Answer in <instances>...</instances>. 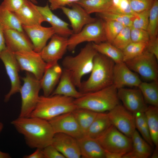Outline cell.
I'll use <instances>...</instances> for the list:
<instances>
[{
  "instance_id": "47",
  "label": "cell",
  "mask_w": 158,
  "mask_h": 158,
  "mask_svg": "<svg viewBox=\"0 0 158 158\" xmlns=\"http://www.w3.org/2000/svg\"><path fill=\"white\" fill-rule=\"evenodd\" d=\"M81 0H48L50 4L49 7L52 11H54L69 6L71 4Z\"/></svg>"
},
{
  "instance_id": "29",
  "label": "cell",
  "mask_w": 158,
  "mask_h": 158,
  "mask_svg": "<svg viewBox=\"0 0 158 158\" xmlns=\"http://www.w3.org/2000/svg\"><path fill=\"white\" fill-rule=\"evenodd\" d=\"M72 112L85 136L98 113L86 109L78 107Z\"/></svg>"
},
{
  "instance_id": "51",
  "label": "cell",
  "mask_w": 158,
  "mask_h": 158,
  "mask_svg": "<svg viewBox=\"0 0 158 158\" xmlns=\"http://www.w3.org/2000/svg\"><path fill=\"white\" fill-rule=\"evenodd\" d=\"M150 157L151 158H158V147H156L154 150H153Z\"/></svg>"
},
{
  "instance_id": "26",
  "label": "cell",
  "mask_w": 158,
  "mask_h": 158,
  "mask_svg": "<svg viewBox=\"0 0 158 158\" xmlns=\"http://www.w3.org/2000/svg\"><path fill=\"white\" fill-rule=\"evenodd\" d=\"M75 87L69 73L63 69L58 85L50 95H59L74 99L79 98L84 94L77 90Z\"/></svg>"
},
{
  "instance_id": "9",
  "label": "cell",
  "mask_w": 158,
  "mask_h": 158,
  "mask_svg": "<svg viewBox=\"0 0 158 158\" xmlns=\"http://www.w3.org/2000/svg\"><path fill=\"white\" fill-rule=\"evenodd\" d=\"M158 59L145 50L136 57L125 62L133 71L147 81H158Z\"/></svg>"
},
{
  "instance_id": "50",
  "label": "cell",
  "mask_w": 158,
  "mask_h": 158,
  "mask_svg": "<svg viewBox=\"0 0 158 158\" xmlns=\"http://www.w3.org/2000/svg\"><path fill=\"white\" fill-rule=\"evenodd\" d=\"M105 151V158H122L124 154Z\"/></svg>"
},
{
  "instance_id": "38",
  "label": "cell",
  "mask_w": 158,
  "mask_h": 158,
  "mask_svg": "<svg viewBox=\"0 0 158 158\" xmlns=\"http://www.w3.org/2000/svg\"><path fill=\"white\" fill-rule=\"evenodd\" d=\"M104 32L107 41L111 43L124 26L118 22L104 21Z\"/></svg>"
},
{
  "instance_id": "21",
  "label": "cell",
  "mask_w": 158,
  "mask_h": 158,
  "mask_svg": "<svg viewBox=\"0 0 158 158\" xmlns=\"http://www.w3.org/2000/svg\"><path fill=\"white\" fill-rule=\"evenodd\" d=\"M22 25L30 26L41 25L45 20L38 11L36 5L28 0L25 2L21 7L14 13Z\"/></svg>"
},
{
  "instance_id": "37",
  "label": "cell",
  "mask_w": 158,
  "mask_h": 158,
  "mask_svg": "<svg viewBox=\"0 0 158 158\" xmlns=\"http://www.w3.org/2000/svg\"><path fill=\"white\" fill-rule=\"evenodd\" d=\"M158 30V0H155L150 9L147 31L150 38L157 36Z\"/></svg>"
},
{
  "instance_id": "52",
  "label": "cell",
  "mask_w": 158,
  "mask_h": 158,
  "mask_svg": "<svg viewBox=\"0 0 158 158\" xmlns=\"http://www.w3.org/2000/svg\"><path fill=\"white\" fill-rule=\"evenodd\" d=\"M11 157L9 154L0 151V158H10Z\"/></svg>"
},
{
  "instance_id": "2",
  "label": "cell",
  "mask_w": 158,
  "mask_h": 158,
  "mask_svg": "<svg viewBox=\"0 0 158 158\" xmlns=\"http://www.w3.org/2000/svg\"><path fill=\"white\" fill-rule=\"evenodd\" d=\"M115 63L110 59L97 52L88 78L82 82L79 91L83 94L97 91L113 84Z\"/></svg>"
},
{
  "instance_id": "5",
  "label": "cell",
  "mask_w": 158,
  "mask_h": 158,
  "mask_svg": "<svg viewBox=\"0 0 158 158\" xmlns=\"http://www.w3.org/2000/svg\"><path fill=\"white\" fill-rule=\"evenodd\" d=\"M74 99L59 95L40 96L36 106L30 116L48 121L61 114L72 112L77 108Z\"/></svg>"
},
{
  "instance_id": "30",
  "label": "cell",
  "mask_w": 158,
  "mask_h": 158,
  "mask_svg": "<svg viewBox=\"0 0 158 158\" xmlns=\"http://www.w3.org/2000/svg\"><path fill=\"white\" fill-rule=\"evenodd\" d=\"M97 51L112 60L115 63L123 62L122 51L107 41L99 43L92 42Z\"/></svg>"
},
{
  "instance_id": "17",
  "label": "cell",
  "mask_w": 158,
  "mask_h": 158,
  "mask_svg": "<svg viewBox=\"0 0 158 158\" xmlns=\"http://www.w3.org/2000/svg\"><path fill=\"white\" fill-rule=\"evenodd\" d=\"M142 81L125 62L115 63L113 70V84L117 89L125 86L138 87Z\"/></svg>"
},
{
  "instance_id": "8",
  "label": "cell",
  "mask_w": 158,
  "mask_h": 158,
  "mask_svg": "<svg viewBox=\"0 0 158 158\" xmlns=\"http://www.w3.org/2000/svg\"><path fill=\"white\" fill-rule=\"evenodd\" d=\"M96 139L105 150L109 152L124 154L132 149L131 138L122 133L112 124Z\"/></svg>"
},
{
  "instance_id": "4",
  "label": "cell",
  "mask_w": 158,
  "mask_h": 158,
  "mask_svg": "<svg viewBox=\"0 0 158 158\" xmlns=\"http://www.w3.org/2000/svg\"><path fill=\"white\" fill-rule=\"evenodd\" d=\"M118 89L113 85L100 90L84 94L75 99L78 108L86 109L97 113L109 111L120 104Z\"/></svg>"
},
{
  "instance_id": "48",
  "label": "cell",
  "mask_w": 158,
  "mask_h": 158,
  "mask_svg": "<svg viewBox=\"0 0 158 158\" xmlns=\"http://www.w3.org/2000/svg\"><path fill=\"white\" fill-rule=\"evenodd\" d=\"M24 158H44L42 149L37 148L35 151L32 154L24 156Z\"/></svg>"
},
{
  "instance_id": "42",
  "label": "cell",
  "mask_w": 158,
  "mask_h": 158,
  "mask_svg": "<svg viewBox=\"0 0 158 158\" xmlns=\"http://www.w3.org/2000/svg\"><path fill=\"white\" fill-rule=\"evenodd\" d=\"M155 0H128L130 7L135 13L150 10Z\"/></svg>"
},
{
  "instance_id": "12",
  "label": "cell",
  "mask_w": 158,
  "mask_h": 158,
  "mask_svg": "<svg viewBox=\"0 0 158 158\" xmlns=\"http://www.w3.org/2000/svg\"><path fill=\"white\" fill-rule=\"evenodd\" d=\"M0 59L4 64L11 83V88L5 96L4 101L8 102L12 95L19 92L21 86L19 75L20 70L14 52L6 47L0 54Z\"/></svg>"
},
{
  "instance_id": "3",
  "label": "cell",
  "mask_w": 158,
  "mask_h": 158,
  "mask_svg": "<svg viewBox=\"0 0 158 158\" xmlns=\"http://www.w3.org/2000/svg\"><path fill=\"white\" fill-rule=\"evenodd\" d=\"M97 52L92 42H88L75 56H68L63 59V69L69 73L76 87H80L83 76L91 73L92 69L94 59Z\"/></svg>"
},
{
  "instance_id": "34",
  "label": "cell",
  "mask_w": 158,
  "mask_h": 158,
  "mask_svg": "<svg viewBox=\"0 0 158 158\" xmlns=\"http://www.w3.org/2000/svg\"><path fill=\"white\" fill-rule=\"evenodd\" d=\"M133 114L136 128L142 138L153 148L154 145L151 139L144 112H138Z\"/></svg>"
},
{
  "instance_id": "20",
  "label": "cell",
  "mask_w": 158,
  "mask_h": 158,
  "mask_svg": "<svg viewBox=\"0 0 158 158\" xmlns=\"http://www.w3.org/2000/svg\"><path fill=\"white\" fill-rule=\"evenodd\" d=\"M7 48L14 52L34 49L33 45L24 32L13 29L3 30Z\"/></svg>"
},
{
  "instance_id": "15",
  "label": "cell",
  "mask_w": 158,
  "mask_h": 158,
  "mask_svg": "<svg viewBox=\"0 0 158 158\" xmlns=\"http://www.w3.org/2000/svg\"><path fill=\"white\" fill-rule=\"evenodd\" d=\"M117 95L123 106L131 113L144 112L147 106L138 89L122 87L117 90Z\"/></svg>"
},
{
  "instance_id": "6",
  "label": "cell",
  "mask_w": 158,
  "mask_h": 158,
  "mask_svg": "<svg viewBox=\"0 0 158 158\" xmlns=\"http://www.w3.org/2000/svg\"><path fill=\"white\" fill-rule=\"evenodd\" d=\"M23 84L20 89L21 105L19 117H29L38 102L41 89L40 80L29 72L22 78Z\"/></svg>"
},
{
  "instance_id": "28",
  "label": "cell",
  "mask_w": 158,
  "mask_h": 158,
  "mask_svg": "<svg viewBox=\"0 0 158 158\" xmlns=\"http://www.w3.org/2000/svg\"><path fill=\"white\" fill-rule=\"evenodd\" d=\"M144 113L152 141L158 147V107L147 106Z\"/></svg>"
},
{
  "instance_id": "33",
  "label": "cell",
  "mask_w": 158,
  "mask_h": 158,
  "mask_svg": "<svg viewBox=\"0 0 158 158\" xmlns=\"http://www.w3.org/2000/svg\"><path fill=\"white\" fill-rule=\"evenodd\" d=\"M111 0H81L76 3L89 14L102 13L107 11L111 4Z\"/></svg>"
},
{
  "instance_id": "10",
  "label": "cell",
  "mask_w": 158,
  "mask_h": 158,
  "mask_svg": "<svg viewBox=\"0 0 158 158\" xmlns=\"http://www.w3.org/2000/svg\"><path fill=\"white\" fill-rule=\"evenodd\" d=\"M20 69L32 74L40 80L47 67L39 53L34 50L22 51L14 52Z\"/></svg>"
},
{
  "instance_id": "27",
  "label": "cell",
  "mask_w": 158,
  "mask_h": 158,
  "mask_svg": "<svg viewBox=\"0 0 158 158\" xmlns=\"http://www.w3.org/2000/svg\"><path fill=\"white\" fill-rule=\"evenodd\" d=\"M111 125L107 113H98L85 136L96 139Z\"/></svg>"
},
{
  "instance_id": "13",
  "label": "cell",
  "mask_w": 158,
  "mask_h": 158,
  "mask_svg": "<svg viewBox=\"0 0 158 158\" xmlns=\"http://www.w3.org/2000/svg\"><path fill=\"white\" fill-rule=\"evenodd\" d=\"M51 39L49 43L39 53L47 66L58 63L68 49V37L54 34Z\"/></svg>"
},
{
  "instance_id": "16",
  "label": "cell",
  "mask_w": 158,
  "mask_h": 158,
  "mask_svg": "<svg viewBox=\"0 0 158 158\" xmlns=\"http://www.w3.org/2000/svg\"><path fill=\"white\" fill-rule=\"evenodd\" d=\"M69 6L71 8L65 6L61 9L68 19L73 34L78 33L86 25L97 20L78 4L73 3Z\"/></svg>"
},
{
  "instance_id": "39",
  "label": "cell",
  "mask_w": 158,
  "mask_h": 158,
  "mask_svg": "<svg viewBox=\"0 0 158 158\" xmlns=\"http://www.w3.org/2000/svg\"><path fill=\"white\" fill-rule=\"evenodd\" d=\"M130 30V27L124 26L111 43L122 51L131 42Z\"/></svg>"
},
{
  "instance_id": "31",
  "label": "cell",
  "mask_w": 158,
  "mask_h": 158,
  "mask_svg": "<svg viewBox=\"0 0 158 158\" xmlns=\"http://www.w3.org/2000/svg\"><path fill=\"white\" fill-rule=\"evenodd\" d=\"M138 87L146 103L158 107V81H142Z\"/></svg>"
},
{
  "instance_id": "24",
  "label": "cell",
  "mask_w": 158,
  "mask_h": 158,
  "mask_svg": "<svg viewBox=\"0 0 158 158\" xmlns=\"http://www.w3.org/2000/svg\"><path fill=\"white\" fill-rule=\"evenodd\" d=\"M132 142L131 150L125 154L122 158H147L150 157L153 147L135 130L131 137Z\"/></svg>"
},
{
  "instance_id": "36",
  "label": "cell",
  "mask_w": 158,
  "mask_h": 158,
  "mask_svg": "<svg viewBox=\"0 0 158 158\" xmlns=\"http://www.w3.org/2000/svg\"><path fill=\"white\" fill-rule=\"evenodd\" d=\"M147 42L130 43L122 51L123 61L132 59L141 54L145 50Z\"/></svg>"
},
{
  "instance_id": "54",
  "label": "cell",
  "mask_w": 158,
  "mask_h": 158,
  "mask_svg": "<svg viewBox=\"0 0 158 158\" xmlns=\"http://www.w3.org/2000/svg\"><path fill=\"white\" fill-rule=\"evenodd\" d=\"M32 2L33 3L35 4H37V1L36 0H28Z\"/></svg>"
},
{
  "instance_id": "25",
  "label": "cell",
  "mask_w": 158,
  "mask_h": 158,
  "mask_svg": "<svg viewBox=\"0 0 158 158\" xmlns=\"http://www.w3.org/2000/svg\"><path fill=\"white\" fill-rule=\"evenodd\" d=\"M78 141L81 158H105V150L96 139L83 136Z\"/></svg>"
},
{
  "instance_id": "41",
  "label": "cell",
  "mask_w": 158,
  "mask_h": 158,
  "mask_svg": "<svg viewBox=\"0 0 158 158\" xmlns=\"http://www.w3.org/2000/svg\"><path fill=\"white\" fill-rule=\"evenodd\" d=\"M150 13V10L135 13L134 15L131 27L147 30Z\"/></svg>"
},
{
  "instance_id": "11",
  "label": "cell",
  "mask_w": 158,
  "mask_h": 158,
  "mask_svg": "<svg viewBox=\"0 0 158 158\" xmlns=\"http://www.w3.org/2000/svg\"><path fill=\"white\" fill-rule=\"evenodd\" d=\"M107 113L111 124L122 133L131 138L136 129L134 114L120 104Z\"/></svg>"
},
{
  "instance_id": "46",
  "label": "cell",
  "mask_w": 158,
  "mask_h": 158,
  "mask_svg": "<svg viewBox=\"0 0 158 158\" xmlns=\"http://www.w3.org/2000/svg\"><path fill=\"white\" fill-rule=\"evenodd\" d=\"M154 55L158 60V37L157 36L150 38L145 49Z\"/></svg>"
},
{
  "instance_id": "23",
  "label": "cell",
  "mask_w": 158,
  "mask_h": 158,
  "mask_svg": "<svg viewBox=\"0 0 158 158\" xmlns=\"http://www.w3.org/2000/svg\"><path fill=\"white\" fill-rule=\"evenodd\" d=\"M63 69L58 63L47 66L41 79V89L44 95L50 96L60 78Z\"/></svg>"
},
{
  "instance_id": "49",
  "label": "cell",
  "mask_w": 158,
  "mask_h": 158,
  "mask_svg": "<svg viewBox=\"0 0 158 158\" xmlns=\"http://www.w3.org/2000/svg\"><path fill=\"white\" fill-rule=\"evenodd\" d=\"M6 47L3 29L0 25V54Z\"/></svg>"
},
{
  "instance_id": "19",
  "label": "cell",
  "mask_w": 158,
  "mask_h": 158,
  "mask_svg": "<svg viewBox=\"0 0 158 158\" xmlns=\"http://www.w3.org/2000/svg\"><path fill=\"white\" fill-rule=\"evenodd\" d=\"M23 29L31 41L35 51L39 53L46 46L48 40L55 34L51 27L40 25L30 26L22 25Z\"/></svg>"
},
{
  "instance_id": "22",
  "label": "cell",
  "mask_w": 158,
  "mask_h": 158,
  "mask_svg": "<svg viewBox=\"0 0 158 158\" xmlns=\"http://www.w3.org/2000/svg\"><path fill=\"white\" fill-rule=\"evenodd\" d=\"M38 11L45 20L50 24L55 34L68 37L73 34V32L69 27V24L54 14L48 4L44 6L36 5Z\"/></svg>"
},
{
  "instance_id": "43",
  "label": "cell",
  "mask_w": 158,
  "mask_h": 158,
  "mask_svg": "<svg viewBox=\"0 0 158 158\" xmlns=\"http://www.w3.org/2000/svg\"><path fill=\"white\" fill-rule=\"evenodd\" d=\"M130 35L131 42L147 43L150 37L147 30L130 27Z\"/></svg>"
},
{
  "instance_id": "18",
  "label": "cell",
  "mask_w": 158,
  "mask_h": 158,
  "mask_svg": "<svg viewBox=\"0 0 158 158\" xmlns=\"http://www.w3.org/2000/svg\"><path fill=\"white\" fill-rule=\"evenodd\" d=\"M65 158L81 157L78 140L68 135L55 133L51 144Z\"/></svg>"
},
{
  "instance_id": "14",
  "label": "cell",
  "mask_w": 158,
  "mask_h": 158,
  "mask_svg": "<svg viewBox=\"0 0 158 158\" xmlns=\"http://www.w3.org/2000/svg\"><path fill=\"white\" fill-rule=\"evenodd\" d=\"M48 121L55 133L65 134L77 140L84 136L72 112L61 114Z\"/></svg>"
},
{
  "instance_id": "1",
  "label": "cell",
  "mask_w": 158,
  "mask_h": 158,
  "mask_svg": "<svg viewBox=\"0 0 158 158\" xmlns=\"http://www.w3.org/2000/svg\"><path fill=\"white\" fill-rule=\"evenodd\" d=\"M11 123L23 135L30 148L43 149L51 144L55 133L48 121L37 117H18Z\"/></svg>"
},
{
  "instance_id": "44",
  "label": "cell",
  "mask_w": 158,
  "mask_h": 158,
  "mask_svg": "<svg viewBox=\"0 0 158 158\" xmlns=\"http://www.w3.org/2000/svg\"><path fill=\"white\" fill-rule=\"evenodd\" d=\"M25 0H3L0 5L4 8L13 13L18 11Z\"/></svg>"
},
{
  "instance_id": "53",
  "label": "cell",
  "mask_w": 158,
  "mask_h": 158,
  "mask_svg": "<svg viewBox=\"0 0 158 158\" xmlns=\"http://www.w3.org/2000/svg\"><path fill=\"white\" fill-rule=\"evenodd\" d=\"M4 127V125L2 123L0 122V133L2 131Z\"/></svg>"
},
{
  "instance_id": "45",
  "label": "cell",
  "mask_w": 158,
  "mask_h": 158,
  "mask_svg": "<svg viewBox=\"0 0 158 158\" xmlns=\"http://www.w3.org/2000/svg\"><path fill=\"white\" fill-rule=\"evenodd\" d=\"M44 158H65L64 156L51 144L42 149Z\"/></svg>"
},
{
  "instance_id": "40",
  "label": "cell",
  "mask_w": 158,
  "mask_h": 158,
  "mask_svg": "<svg viewBox=\"0 0 158 158\" xmlns=\"http://www.w3.org/2000/svg\"><path fill=\"white\" fill-rule=\"evenodd\" d=\"M107 11L128 15H134L136 13L132 9L128 0H111Z\"/></svg>"
},
{
  "instance_id": "35",
  "label": "cell",
  "mask_w": 158,
  "mask_h": 158,
  "mask_svg": "<svg viewBox=\"0 0 158 158\" xmlns=\"http://www.w3.org/2000/svg\"><path fill=\"white\" fill-rule=\"evenodd\" d=\"M97 15L104 21H111L119 23L125 26L131 27L134 15H128L107 11L97 13Z\"/></svg>"
},
{
  "instance_id": "32",
  "label": "cell",
  "mask_w": 158,
  "mask_h": 158,
  "mask_svg": "<svg viewBox=\"0 0 158 158\" xmlns=\"http://www.w3.org/2000/svg\"><path fill=\"white\" fill-rule=\"evenodd\" d=\"M0 25L3 30L13 29L24 31L20 22L15 13L4 8L0 5Z\"/></svg>"
},
{
  "instance_id": "7",
  "label": "cell",
  "mask_w": 158,
  "mask_h": 158,
  "mask_svg": "<svg viewBox=\"0 0 158 158\" xmlns=\"http://www.w3.org/2000/svg\"><path fill=\"white\" fill-rule=\"evenodd\" d=\"M107 41L104 21L100 19L85 26L78 33L73 34L68 39V49L73 51L79 44L85 42L99 43Z\"/></svg>"
}]
</instances>
